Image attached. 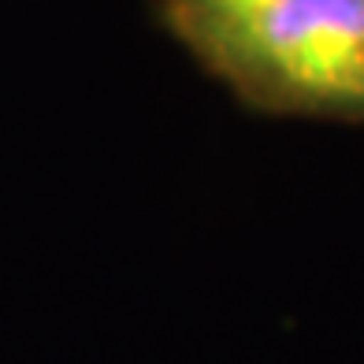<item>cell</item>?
<instances>
[{
  "mask_svg": "<svg viewBox=\"0 0 364 364\" xmlns=\"http://www.w3.org/2000/svg\"><path fill=\"white\" fill-rule=\"evenodd\" d=\"M175 34L245 101L364 123V0H238Z\"/></svg>",
  "mask_w": 364,
  "mask_h": 364,
  "instance_id": "cell-1",
  "label": "cell"
},
{
  "mask_svg": "<svg viewBox=\"0 0 364 364\" xmlns=\"http://www.w3.org/2000/svg\"><path fill=\"white\" fill-rule=\"evenodd\" d=\"M230 4H238V0H160V11H164V19H168L171 30H175L182 23L197 19V15L220 11V8H230Z\"/></svg>",
  "mask_w": 364,
  "mask_h": 364,
  "instance_id": "cell-2",
  "label": "cell"
}]
</instances>
